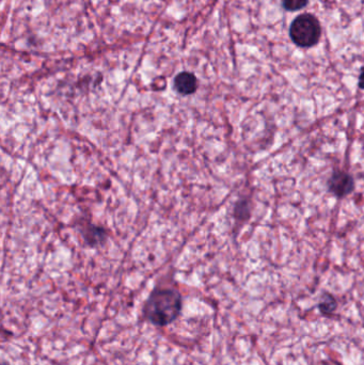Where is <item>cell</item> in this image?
Returning <instances> with one entry per match:
<instances>
[{"label": "cell", "mask_w": 364, "mask_h": 365, "mask_svg": "<svg viewBox=\"0 0 364 365\" xmlns=\"http://www.w3.org/2000/svg\"><path fill=\"white\" fill-rule=\"evenodd\" d=\"M182 297L175 290H155L145 305V317L155 326H167L180 317Z\"/></svg>", "instance_id": "6da1fadb"}, {"label": "cell", "mask_w": 364, "mask_h": 365, "mask_svg": "<svg viewBox=\"0 0 364 365\" xmlns=\"http://www.w3.org/2000/svg\"><path fill=\"white\" fill-rule=\"evenodd\" d=\"M320 21L314 15H301L293 21L290 28V37L293 42L299 47L314 46L320 39Z\"/></svg>", "instance_id": "7a4b0ae2"}, {"label": "cell", "mask_w": 364, "mask_h": 365, "mask_svg": "<svg viewBox=\"0 0 364 365\" xmlns=\"http://www.w3.org/2000/svg\"><path fill=\"white\" fill-rule=\"evenodd\" d=\"M329 190L338 198H344L355 188L353 177L344 171H336L328 181Z\"/></svg>", "instance_id": "3957f363"}, {"label": "cell", "mask_w": 364, "mask_h": 365, "mask_svg": "<svg viewBox=\"0 0 364 365\" xmlns=\"http://www.w3.org/2000/svg\"><path fill=\"white\" fill-rule=\"evenodd\" d=\"M174 88L183 96L194 94L197 89V78L194 74L188 72L180 73L175 77Z\"/></svg>", "instance_id": "277c9868"}, {"label": "cell", "mask_w": 364, "mask_h": 365, "mask_svg": "<svg viewBox=\"0 0 364 365\" xmlns=\"http://www.w3.org/2000/svg\"><path fill=\"white\" fill-rule=\"evenodd\" d=\"M320 311L322 312L324 315H329L334 313L336 309V301L334 299V296L330 294L325 293L324 295L320 297Z\"/></svg>", "instance_id": "5b68a950"}, {"label": "cell", "mask_w": 364, "mask_h": 365, "mask_svg": "<svg viewBox=\"0 0 364 365\" xmlns=\"http://www.w3.org/2000/svg\"><path fill=\"white\" fill-rule=\"evenodd\" d=\"M308 5V0H282V6L287 11H299Z\"/></svg>", "instance_id": "8992f818"}, {"label": "cell", "mask_w": 364, "mask_h": 365, "mask_svg": "<svg viewBox=\"0 0 364 365\" xmlns=\"http://www.w3.org/2000/svg\"><path fill=\"white\" fill-rule=\"evenodd\" d=\"M359 87L364 89V71H362L361 75H360Z\"/></svg>", "instance_id": "52a82bcc"}, {"label": "cell", "mask_w": 364, "mask_h": 365, "mask_svg": "<svg viewBox=\"0 0 364 365\" xmlns=\"http://www.w3.org/2000/svg\"><path fill=\"white\" fill-rule=\"evenodd\" d=\"M3 365H8V364H6V363H3Z\"/></svg>", "instance_id": "ba28073f"}]
</instances>
